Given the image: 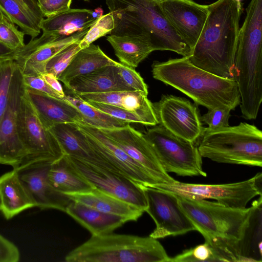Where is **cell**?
I'll return each mask as SVG.
<instances>
[{"label":"cell","instance_id":"1","mask_svg":"<svg viewBox=\"0 0 262 262\" xmlns=\"http://www.w3.org/2000/svg\"><path fill=\"white\" fill-rule=\"evenodd\" d=\"M207 6L209 14L189 60L205 71L233 79L241 4L234 0H217Z\"/></svg>","mask_w":262,"mask_h":262},{"label":"cell","instance_id":"2","mask_svg":"<svg viewBox=\"0 0 262 262\" xmlns=\"http://www.w3.org/2000/svg\"><path fill=\"white\" fill-rule=\"evenodd\" d=\"M153 77L179 90L196 104L208 110H234L241 103L237 84L233 79L218 76L194 66L189 57L155 61Z\"/></svg>","mask_w":262,"mask_h":262},{"label":"cell","instance_id":"3","mask_svg":"<svg viewBox=\"0 0 262 262\" xmlns=\"http://www.w3.org/2000/svg\"><path fill=\"white\" fill-rule=\"evenodd\" d=\"M169 259L157 239L112 233L92 235L65 257L67 262H169Z\"/></svg>","mask_w":262,"mask_h":262},{"label":"cell","instance_id":"4","mask_svg":"<svg viewBox=\"0 0 262 262\" xmlns=\"http://www.w3.org/2000/svg\"><path fill=\"white\" fill-rule=\"evenodd\" d=\"M198 146L202 158L221 163L262 166V132L241 122L215 129L203 127Z\"/></svg>","mask_w":262,"mask_h":262},{"label":"cell","instance_id":"5","mask_svg":"<svg viewBox=\"0 0 262 262\" xmlns=\"http://www.w3.org/2000/svg\"><path fill=\"white\" fill-rule=\"evenodd\" d=\"M179 203L205 239L238 240L244 227L249 208L239 209L218 202L177 195Z\"/></svg>","mask_w":262,"mask_h":262},{"label":"cell","instance_id":"6","mask_svg":"<svg viewBox=\"0 0 262 262\" xmlns=\"http://www.w3.org/2000/svg\"><path fill=\"white\" fill-rule=\"evenodd\" d=\"M144 135L166 172L181 176H206L202 168V157L194 142L176 136L160 124L148 129Z\"/></svg>","mask_w":262,"mask_h":262},{"label":"cell","instance_id":"7","mask_svg":"<svg viewBox=\"0 0 262 262\" xmlns=\"http://www.w3.org/2000/svg\"><path fill=\"white\" fill-rule=\"evenodd\" d=\"M18 126L19 138L27 153L20 167L36 162L52 163L64 156L57 140L40 120L25 90L19 107Z\"/></svg>","mask_w":262,"mask_h":262},{"label":"cell","instance_id":"8","mask_svg":"<svg viewBox=\"0 0 262 262\" xmlns=\"http://www.w3.org/2000/svg\"><path fill=\"white\" fill-rule=\"evenodd\" d=\"M69 168L93 188L110 194L145 211L147 201L142 188L127 179L105 169L64 155Z\"/></svg>","mask_w":262,"mask_h":262},{"label":"cell","instance_id":"9","mask_svg":"<svg viewBox=\"0 0 262 262\" xmlns=\"http://www.w3.org/2000/svg\"><path fill=\"white\" fill-rule=\"evenodd\" d=\"M152 187L178 196L213 199L224 205L239 209L246 208L248 202L256 196H262L255 186L254 177L244 181L228 184H191L176 181L171 184Z\"/></svg>","mask_w":262,"mask_h":262},{"label":"cell","instance_id":"10","mask_svg":"<svg viewBox=\"0 0 262 262\" xmlns=\"http://www.w3.org/2000/svg\"><path fill=\"white\" fill-rule=\"evenodd\" d=\"M92 150L121 177L141 188L159 185L158 182L100 129L83 122L76 123Z\"/></svg>","mask_w":262,"mask_h":262},{"label":"cell","instance_id":"11","mask_svg":"<svg viewBox=\"0 0 262 262\" xmlns=\"http://www.w3.org/2000/svg\"><path fill=\"white\" fill-rule=\"evenodd\" d=\"M146 196L145 210L154 220L156 228L150 236L156 239L176 236L195 230L181 207L176 195L154 187H142Z\"/></svg>","mask_w":262,"mask_h":262},{"label":"cell","instance_id":"12","mask_svg":"<svg viewBox=\"0 0 262 262\" xmlns=\"http://www.w3.org/2000/svg\"><path fill=\"white\" fill-rule=\"evenodd\" d=\"M25 86L23 75L18 66L14 71L7 106L0 122V164L18 168L24 162L27 153L18 133V115Z\"/></svg>","mask_w":262,"mask_h":262},{"label":"cell","instance_id":"13","mask_svg":"<svg viewBox=\"0 0 262 262\" xmlns=\"http://www.w3.org/2000/svg\"><path fill=\"white\" fill-rule=\"evenodd\" d=\"M160 124L187 141L195 142L201 137L203 127L198 107L187 99L173 95H163L152 103Z\"/></svg>","mask_w":262,"mask_h":262},{"label":"cell","instance_id":"14","mask_svg":"<svg viewBox=\"0 0 262 262\" xmlns=\"http://www.w3.org/2000/svg\"><path fill=\"white\" fill-rule=\"evenodd\" d=\"M100 130L139 163L159 185L171 184L177 181L163 169L144 134L129 124L122 127Z\"/></svg>","mask_w":262,"mask_h":262},{"label":"cell","instance_id":"15","mask_svg":"<svg viewBox=\"0 0 262 262\" xmlns=\"http://www.w3.org/2000/svg\"><path fill=\"white\" fill-rule=\"evenodd\" d=\"M89 29L64 37L42 34L17 50L14 60L23 75L40 76L45 73L46 65L50 59L68 46L81 40Z\"/></svg>","mask_w":262,"mask_h":262},{"label":"cell","instance_id":"16","mask_svg":"<svg viewBox=\"0 0 262 262\" xmlns=\"http://www.w3.org/2000/svg\"><path fill=\"white\" fill-rule=\"evenodd\" d=\"M159 4L177 34L192 52L207 20L208 6L193 0H165Z\"/></svg>","mask_w":262,"mask_h":262},{"label":"cell","instance_id":"17","mask_svg":"<svg viewBox=\"0 0 262 262\" xmlns=\"http://www.w3.org/2000/svg\"><path fill=\"white\" fill-rule=\"evenodd\" d=\"M51 164L36 162L16 169L35 207L40 209H54L65 212L71 201L51 185L48 172Z\"/></svg>","mask_w":262,"mask_h":262},{"label":"cell","instance_id":"18","mask_svg":"<svg viewBox=\"0 0 262 262\" xmlns=\"http://www.w3.org/2000/svg\"><path fill=\"white\" fill-rule=\"evenodd\" d=\"M25 94L40 120L49 129L58 124L83 121L78 110L62 98L52 97L26 86Z\"/></svg>","mask_w":262,"mask_h":262},{"label":"cell","instance_id":"19","mask_svg":"<svg viewBox=\"0 0 262 262\" xmlns=\"http://www.w3.org/2000/svg\"><path fill=\"white\" fill-rule=\"evenodd\" d=\"M49 129L57 140L64 155L72 157L120 176L111 165L92 150L85 135L76 123L58 124Z\"/></svg>","mask_w":262,"mask_h":262},{"label":"cell","instance_id":"20","mask_svg":"<svg viewBox=\"0 0 262 262\" xmlns=\"http://www.w3.org/2000/svg\"><path fill=\"white\" fill-rule=\"evenodd\" d=\"M75 95L85 101L110 104L132 112L141 118L146 126L158 124L152 103L147 98V95L143 92L121 91Z\"/></svg>","mask_w":262,"mask_h":262},{"label":"cell","instance_id":"21","mask_svg":"<svg viewBox=\"0 0 262 262\" xmlns=\"http://www.w3.org/2000/svg\"><path fill=\"white\" fill-rule=\"evenodd\" d=\"M235 248L241 261H262V196L252 202Z\"/></svg>","mask_w":262,"mask_h":262},{"label":"cell","instance_id":"22","mask_svg":"<svg viewBox=\"0 0 262 262\" xmlns=\"http://www.w3.org/2000/svg\"><path fill=\"white\" fill-rule=\"evenodd\" d=\"M63 194L71 201L103 212L123 216L128 221H137L144 212L134 205L95 188Z\"/></svg>","mask_w":262,"mask_h":262},{"label":"cell","instance_id":"23","mask_svg":"<svg viewBox=\"0 0 262 262\" xmlns=\"http://www.w3.org/2000/svg\"><path fill=\"white\" fill-rule=\"evenodd\" d=\"M75 94L131 91L122 81L115 65L106 66L72 79L65 86Z\"/></svg>","mask_w":262,"mask_h":262},{"label":"cell","instance_id":"24","mask_svg":"<svg viewBox=\"0 0 262 262\" xmlns=\"http://www.w3.org/2000/svg\"><path fill=\"white\" fill-rule=\"evenodd\" d=\"M0 211L7 220L35 207L16 169L0 176Z\"/></svg>","mask_w":262,"mask_h":262},{"label":"cell","instance_id":"25","mask_svg":"<svg viewBox=\"0 0 262 262\" xmlns=\"http://www.w3.org/2000/svg\"><path fill=\"white\" fill-rule=\"evenodd\" d=\"M97 19L93 11L86 9H69L54 16L44 18L40 25L42 34L53 37H64L84 31Z\"/></svg>","mask_w":262,"mask_h":262},{"label":"cell","instance_id":"26","mask_svg":"<svg viewBox=\"0 0 262 262\" xmlns=\"http://www.w3.org/2000/svg\"><path fill=\"white\" fill-rule=\"evenodd\" d=\"M65 212L88 230L92 235L112 233L129 222L123 216L103 212L71 201L67 206Z\"/></svg>","mask_w":262,"mask_h":262},{"label":"cell","instance_id":"27","mask_svg":"<svg viewBox=\"0 0 262 262\" xmlns=\"http://www.w3.org/2000/svg\"><path fill=\"white\" fill-rule=\"evenodd\" d=\"M0 11L32 39L40 34L44 17L37 0H0Z\"/></svg>","mask_w":262,"mask_h":262},{"label":"cell","instance_id":"28","mask_svg":"<svg viewBox=\"0 0 262 262\" xmlns=\"http://www.w3.org/2000/svg\"><path fill=\"white\" fill-rule=\"evenodd\" d=\"M116 61L107 56L98 45L93 43L80 50L58 77L66 86L73 78L92 72L100 68L115 65Z\"/></svg>","mask_w":262,"mask_h":262},{"label":"cell","instance_id":"29","mask_svg":"<svg viewBox=\"0 0 262 262\" xmlns=\"http://www.w3.org/2000/svg\"><path fill=\"white\" fill-rule=\"evenodd\" d=\"M106 39L120 62L134 69L154 51L150 42L140 37L110 35Z\"/></svg>","mask_w":262,"mask_h":262},{"label":"cell","instance_id":"30","mask_svg":"<svg viewBox=\"0 0 262 262\" xmlns=\"http://www.w3.org/2000/svg\"><path fill=\"white\" fill-rule=\"evenodd\" d=\"M204 244L183 251L169 262H235L237 259L228 246L219 239H205Z\"/></svg>","mask_w":262,"mask_h":262},{"label":"cell","instance_id":"31","mask_svg":"<svg viewBox=\"0 0 262 262\" xmlns=\"http://www.w3.org/2000/svg\"><path fill=\"white\" fill-rule=\"evenodd\" d=\"M48 178L52 187L62 194L93 188L69 168L63 156L51 164L48 172Z\"/></svg>","mask_w":262,"mask_h":262},{"label":"cell","instance_id":"32","mask_svg":"<svg viewBox=\"0 0 262 262\" xmlns=\"http://www.w3.org/2000/svg\"><path fill=\"white\" fill-rule=\"evenodd\" d=\"M62 99L72 104L81 113L83 118L81 122L99 129H114L130 124L100 111L73 93H65Z\"/></svg>","mask_w":262,"mask_h":262},{"label":"cell","instance_id":"33","mask_svg":"<svg viewBox=\"0 0 262 262\" xmlns=\"http://www.w3.org/2000/svg\"><path fill=\"white\" fill-rule=\"evenodd\" d=\"M17 66L13 59H0V122L7 106L10 88Z\"/></svg>","mask_w":262,"mask_h":262},{"label":"cell","instance_id":"34","mask_svg":"<svg viewBox=\"0 0 262 262\" xmlns=\"http://www.w3.org/2000/svg\"><path fill=\"white\" fill-rule=\"evenodd\" d=\"M24 32L18 30L15 24L0 11V42L9 48L17 50L23 48Z\"/></svg>","mask_w":262,"mask_h":262},{"label":"cell","instance_id":"35","mask_svg":"<svg viewBox=\"0 0 262 262\" xmlns=\"http://www.w3.org/2000/svg\"><path fill=\"white\" fill-rule=\"evenodd\" d=\"M115 26V20L111 12L102 15L89 28L85 35L79 41L80 49H83L98 38L110 34Z\"/></svg>","mask_w":262,"mask_h":262},{"label":"cell","instance_id":"36","mask_svg":"<svg viewBox=\"0 0 262 262\" xmlns=\"http://www.w3.org/2000/svg\"><path fill=\"white\" fill-rule=\"evenodd\" d=\"M80 41L68 46L50 59L46 65L45 73H51L58 79L76 54L81 50Z\"/></svg>","mask_w":262,"mask_h":262},{"label":"cell","instance_id":"37","mask_svg":"<svg viewBox=\"0 0 262 262\" xmlns=\"http://www.w3.org/2000/svg\"><path fill=\"white\" fill-rule=\"evenodd\" d=\"M116 66L122 81L131 91H139L148 95L147 86L135 69L118 62Z\"/></svg>","mask_w":262,"mask_h":262},{"label":"cell","instance_id":"38","mask_svg":"<svg viewBox=\"0 0 262 262\" xmlns=\"http://www.w3.org/2000/svg\"><path fill=\"white\" fill-rule=\"evenodd\" d=\"M86 102L100 111L121 120L129 123H136L145 125L144 121L138 116L122 108L99 102Z\"/></svg>","mask_w":262,"mask_h":262},{"label":"cell","instance_id":"39","mask_svg":"<svg viewBox=\"0 0 262 262\" xmlns=\"http://www.w3.org/2000/svg\"><path fill=\"white\" fill-rule=\"evenodd\" d=\"M231 111L228 108L210 109L201 117V120L212 129L229 126Z\"/></svg>","mask_w":262,"mask_h":262},{"label":"cell","instance_id":"40","mask_svg":"<svg viewBox=\"0 0 262 262\" xmlns=\"http://www.w3.org/2000/svg\"><path fill=\"white\" fill-rule=\"evenodd\" d=\"M43 17H49L70 9L72 0H37Z\"/></svg>","mask_w":262,"mask_h":262},{"label":"cell","instance_id":"41","mask_svg":"<svg viewBox=\"0 0 262 262\" xmlns=\"http://www.w3.org/2000/svg\"><path fill=\"white\" fill-rule=\"evenodd\" d=\"M19 258L16 246L0 234V262H17Z\"/></svg>","mask_w":262,"mask_h":262},{"label":"cell","instance_id":"42","mask_svg":"<svg viewBox=\"0 0 262 262\" xmlns=\"http://www.w3.org/2000/svg\"><path fill=\"white\" fill-rule=\"evenodd\" d=\"M23 81L27 88L33 89L52 97L61 98L41 76L23 75Z\"/></svg>","mask_w":262,"mask_h":262},{"label":"cell","instance_id":"43","mask_svg":"<svg viewBox=\"0 0 262 262\" xmlns=\"http://www.w3.org/2000/svg\"><path fill=\"white\" fill-rule=\"evenodd\" d=\"M40 76L42 78L51 88L59 95L61 98L64 97L65 92L63 90L62 86L59 80L53 74L45 73Z\"/></svg>","mask_w":262,"mask_h":262},{"label":"cell","instance_id":"44","mask_svg":"<svg viewBox=\"0 0 262 262\" xmlns=\"http://www.w3.org/2000/svg\"><path fill=\"white\" fill-rule=\"evenodd\" d=\"M16 51L11 49L0 42V59L6 58L14 59Z\"/></svg>","mask_w":262,"mask_h":262},{"label":"cell","instance_id":"45","mask_svg":"<svg viewBox=\"0 0 262 262\" xmlns=\"http://www.w3.org/2000/svg\"><path fill=\"white\" fill-rule=\"evenodd\" d=\"M103 10L101 8H97L93 11V16L96 19L100 18L102 15Z\"/></svg>","mask_w":262,"mask_h":262},{"label":"cell","instance_id":"46","mask_svg":"<svg viewBox=\"0 0 262 262\" xmlns=\"http://www.w3.org/2000/svg\"><path fill=\"white\" fill-rule=\"evenodd\" d=\"M153 1H155L156 2H158V3H160V2H161L162 1H165V0H153Z\"/></svg>","mask_w":262,"mask_h":262},{"label":"cell","instance_id":"47","mask_svg":"<svg viewBox=\"0 0 262 262\" xmlns=\"http://www.w3.org/2000/svg\"><path fill=\"white\" fill-rule=\"evenodd\" d=\"M235 2H236L238 4H241V0H234Z\"/></svg>","mask_w":262,"mask_h":262},{"label":"cell","instance_id":"48","mask_svg":"<svg viewBox=\"0 0 262 262\" xmlns=\"http://www.w3.org/2000/svg\"><path fill=\"white\" fill-rule=\"evenodd\" d=\"M1 200H0V210H1Z\"/></svg>","mask_w":262,"mask_h":262},{"label":"cell","instance_id":"49","mask_svg":"<svg viewBox=\"0 0 262 262\" xmlns=\"http://www.w3.org/2000/svg\"><path fill=\"white\" fill-rule=\"evenodd\" d=\"M84 1H88V0H84Z\"/></svg>","mask_w":262,"mask_h":262}]
</instances>
